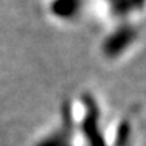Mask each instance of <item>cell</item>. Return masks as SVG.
Here are the masks:
<instances>
[{
    "mask_svg": "<svg viewBox=\"0 0 146 146\" xmlns=\"http://www.w3.org/2000/svg\"><path fill=\"white\" fill-rule=\"evenodd\" d=\"M43 13L57 24H75L91 9L90 0H41Z\"/></svg>",
    "mask_w": 146,
    "mask_h": 146,
    "instance_id": "obj_1",
    "label": "cell"
}]
</instances>
